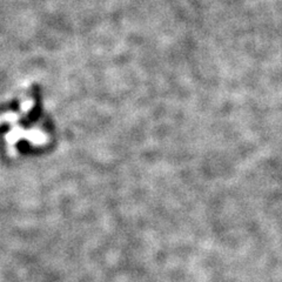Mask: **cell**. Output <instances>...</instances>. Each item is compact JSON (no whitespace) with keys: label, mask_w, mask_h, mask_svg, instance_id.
I'll return each mask as SVG.
<instances>
[{"label":"cell","mask_w":282,"mask_h":282,"mask_svg":"<svg viewBox=\"0 0 282 282\" xmlns=\"http://www.w3.org/2000/svg\"><path fill=\"white\" fill-rule=\"evenodd\" d=\"M0 124L9 127L6 134L9 154H17L18 149L24 146L28 148L46 147L51 141L50 131L40 112L39 92L35 87L22 93L15 107L0 113Z\"/></svg>","instance_id":"1"}]
</instances>
